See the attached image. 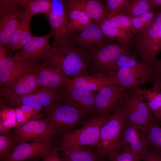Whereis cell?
<instances>
[{
  "label": "cell",
  "mask_w": 161,
  "mask_h": 161,
  "mask_svg": "<svg viewBox=\"0 0 161 161\" xmlns=\"http://www.w3.org/2000/svg\"><path fill=\"white\" fill-rule=\"evenodd\" d=\"M65 5L68 19L66 30L67 40L72 34L85 29L92 22V20L81 10Z\"/></svg>",
  "instance_id": "24"
},
{
  "label": "cell",
  "mask_w": 161,
  "mask_h": 161,
  "mask_svg": "<svg viewBox=\"0 0 161 161\" xmlns=\"http://www.w3.org/2000/svg\"><path fill=\"white\" fill-rule=\"evenodd\" d=\"M139 16L143 23L145 30L154 22L156 16L154 10H150L142 14Z\"/></svg>",
  "instance_id": "38"
},
{
  "label": "cell",
  "mask_w": 161,
  "mask_h": 161,
  "mask_svg": "<svg viewBox=\"0 0 161 161\" xmlns=\"http://www.w3.org/2000/svg\"><path fill=\"white\" fill-rule=\"evenodd\" d=\"M46 60L70 79L94 72L89 53L67 41L56 47L53 53Z\"/></svg>",
  "instance_id": "1"
},
{
  "label": "cell",
  "mask_w": 161,
  "mask_h": 161,
  "mask_svg": "<svg viewBox=\"0 0 161 161\" xmlns=\"http://www.w3.org/2000/svg\"><path fill=\"white\" fill-rule=\"evenodd\" d=\"M110 115L92 117L78 129L66 132L61 139V150L75 147L97 146L101 129Z\"/></svg>",
  "instance_id": "4"
},
{
  "label": "cell",
  "mask_w": 161,
  "mask_h": 161,
  "mask_svg": "<svg viewBox=\"0 0 161 161\" xmlns=\"http://www.w3.org/2000/svg\"><path fill=\"white\" fill-rule=\"evenodd\" d=\"M142 160L143 161H161V156L148 147Z\"/></svg>",
  "instance_id": "40"
},
{
  "label": "cell",
  "mask_w": 161,
  "mask_h": 161,
  "mask_svg": "<svg viewBox=\"0 0 161 161\" xmlns=\"http://www.w3.org/2000/svg\"><path fill=\"white\" fill-rule=\"evenodd\" d=\"M6 49L0 45V82L9 86L26 70V63L22 61L16 53L13 56H8Z\"/></svg>",
  "instance_id": "19"
},
{
  "label": "cell",
  "mask_w": 161,
  "mask_h": 161,
  "mask_svg": "<svg viewBox=\"0 0 161 161\" xmlns=\"http://www.w3.org/2000/svg\"><path fill=\"white\" fill-rule=\"evenodd\" d=\"M25 12L20 0H0V45L7 52L11 37Z\"/></svg>",
  "instance_id": "6"
},
{
  "label": "cell",
  "mask_w": 161,
  "mask_h": 161,
  "mask_svg": "<svg viewBox=\"0 0 161 161\" xmlns=\"http://www.w3.org/2000/svg\"><path fill=\"white\" fill-rule=\"evenodd\" d=\"M53 38L52 45L56 47L67 41L66 30L68 23L65 0H51V9L47 16Z\"/></svg>",
  "instance_id": "14"
},
{
  "label": "cell",
  "mask_w": 161,
  "mask_h": 161,
  "mask_svg": "<svg viewBox=\"0 0 161 161\" xmlns=\"http://www.w3.org/2000/svg\"><path fill=\"white\" fill-rule=\"evenodd\" d=\"M103 33L107 37L117 40L130 47L134 44V36L130 32L111 26L106 17L98 22Z\"/></svg>",
  "instance_id": "25"
},
{
  "label": "cell",
  "mask_w": 161,
  "mask_h": 161,
  "mask_svg": "<svg viewBox=\"0 0 161 161\" xmlns=\"http://www.w3.org/2000/svg\"><path fill=\"white\" fill-rule=\"evenodd\" d=\"M111 39L104 35L98 23L92 21L85 29L72 34L67 41L88 52Z\"/></svg>",
  "instance_id": "17"
},
{
  "label": "cell",
  "mask_w": 161,
  "mask_h": 161,
  "mask_svg": "<svg viewBox=\"0 0 161 161\" xmlns=\"http://www.w3.org/2000/svg\"><path fill=\"white\" fill-rule=\"evenodd\" d=\"M47 110V120L56 133L75 126L86 114L77 108L65 103H59Z\"/></svg>",
  "instance_id": "9"
},
{
  "label": "cell",
  "mask_w": 161,
  "mask_h": 161,
  "mask_svg": "<svg viewBox=\"0 0 161 161\" xmlns=\"http://www.w3.org/2000/svg\"><path fill=\"white\" fill-rule=\"evenodd\" d=\"M0 118L1 120L6 119L16 120L15 109L8 108L3 109L0 112Z\"/></svg>",
  "instance_id": "42"
},
{
  "label": "cell",
  "mask_w": 161,
  "mask_h": 161,
  "mask_svg": "<svg viewBox=\"0 0 161 161\" xmlns=\"http://www.w3.org/2000/svg\"><path fill=\"white\" fill-rule=\"evenodd\" d=\"M52 37L50 32L43 36H33L16 53L20 59L26 63L36 62L47 59L52 55L56 47L50 44Z\"/></svg>",
  "instance_id": "12"
},
{
  "label": "cell",
  "mask_w": 161,
  "mask_h": 161,
  "mask_svg": "<svg viewBox=\"0 0 161 161\" xmlns=\"http://www.w3.org/2000/svg\"><path fill=\"white\" fill-rule=\"evenodd\" d=\"M97 92L67 85L61 89L60 102L80 109L86 114L95 112V103Z\"/></svg>",
  "instance_id": "16"
},
{
  "label": "cell",
  "mask_w": 161,
  "mask_h": 161,
  "mask_svg": "<svg viewBox=\"0 0 161 161\" xmlns=\"http://www.w3.org/2000/svg\"><path fill=\"white\" fill-rule=\"evenodd\" d=\"M16 120L6 119L0 121V133L1 134L8 133L12 128L18 126Z\"/></svg>",
  "instance_id": "39"
},
{
  "label": "cell",
  "mask_w": 161,
  "mask_h": 161,
  "mask_svg": "<svg viewBox=\"0 0 161 161\" xmlns=\"http://www.w3.org/2000/svg\"><path fill=\"white\" fill-rule=\"evenodd\" d=\"M155 16L154 22L143 33L134 36L131 47L140 64H147L153 67L161 51V9Z\"/></svg>",
  "instance_id": "2"
},
{
  "label": "cell",
  "mask_w": 161,
  "mask_h": 161,
  "mask_svg": "<svg viewBox=\"0 0 161 161\" xmlns=\"http://www.w3.org/2000/svg\"><path fill=\"white\" fill-rule=\"evenodd\" d=\"M15 142L11 135L8 133L0 135V158L2 160L13 148Z\"/></svg>",
  "instance_id": "35"
},
{
  "label": "cell",
  "mask_w": 161,
  "mask_h": 161,
  "mask_svg": "<svg viewBox=\"0 0 161 161\" xmlns=\"http://www.w3.org/2000/svg\"></svg>",
  "instance_id": "49"
},
{
  "label": "cell",
  "mask_w": 161,
  "mask_h": 161,
  "mask_svg": "<svg viewBox=\"0 0 161 161\" xmlns=\"http://www.w3.org/2000/svg\"><path fill=\"white\" fill-rule=\"evenodd\" d=\"M155 75L152 67L147 64H140L116 71L114 77L117 84L126 91L153 81Z\"/></svg>",
  "instance_id": "11"
},
{
  "label": "cell",
  "mask_w": 161,
  "mask_h": 161,
  "mask_svg": "<svg viewBox=\"0 0 161 161\" xmlns=\"http://www.w3.org/2000/svg\"><path fill=\"white\" fill-rule=\"evenodd\" d=\"M65 4L83 12L93 21L98 23L106 17L107 10L102 1L65 0Z\"/></svg>",
  "instance_id": "23"
},
{
  "label": "cell",
  "mask_w": 161,
  "mask_h": 161,
  "mask_svg": "<svg viewBox=\"0 0 161 161\" xmlns=\"http://www.w3.org/2000/svg\"><path fill=\"white\" fill-rule=\"evenodd\" d=\"M62 161H71L67 159L62 158Z\"/></svg>",
  "instance_id": "48"
},
{
  "label": "cell",
  "mask_w": 161,
  "mask_h": 161,
  "mask_svg": "<svg viewBox=\"0 0 161 161\" xmlns=\"http://www.w3.org/2000/svg\"><path fill=\"white\" fill-rule=\"evenodd\" d=\"M26 63L27 68L26 71L8 87L12 92L9 98L28 95L41 89L35 72L29 64Z\"/></svg>",
  "instance_id": "22"
},
{
  "label": "cell",
  "mask_w": 161,
  "mask_h": 161,
  "mask_svg": "<svg viewBox=\"0 0 161 161\" xmlns=\"http://www.w3.org/2000/svg\"><path fill=\"white\" fill-rule=\"evenodd\" d=\"M63 151V158L71 161H99L100 158L92 150L85 146L73 147Z\"/></svg>",
  "instance_id": "27"
},
{
  "label": "cell",
  "mask_w": 161,
  "mask_h": 161,
  "mask_svg": "<svg viewBox=\"0 0 161 161\" xmlns=\"http://www.w3.org/2000/svg\"><path fill=\"white\" fill-rule=\"evenodd\" d=\"M32 17L26 12L22 17L19 49L33 36L30 26L31 20Z\"/></svg>",
  "instance_id": "32"
},
{
  "label": "cell",
  "mask_w": 161,
  "mask_h": 161,
  "mask_svg": "<svg viewBox=\"0 0 161 161\" xmlns=\"http://www.w3.org/2000/svg\"><path fill=\"white\" fill-rule=\"evenodd\" d=\"M62 89L41 88L31 94L9 98L8 101L12 106L25 105L31 107L39 113L44 108L47 109L60 102Z\"/></svg>",
  "instance_id": "10"
},
{
  "label": "cell",
  "mask_w": 161,
  "mask_h": 161,
  "mask_svg": "<svg viewBox=\"0 0 161 161\" xmlns=\"http://www.w3.org/2000/svg\"><path fill=\"white\" fill-rule=\"evenodd\" d=\"M21 31V20L16 30L12 35L9 43L8 51L13 52L20 49Z\"/></svg>",
  "instance_id": "36"
},
{
  "label": "cell",
  "mask_w": 161,
  "mask_h": 161,
  "mask_svg": "<svg viewBox=\"0 0 161 161\" xmlns=\"http://www.w3.org/2000/svg\"><path fill=\"white\" fill-rule=\"evenodd\" d=\"M125 91L116 84L109 85L101 89L95 97V112L100 116L111 115L122 104Z\"/></svg>",
  "instance_id": "13"
},
{
  "label": "cell",
  "mask_w": 161,
  "mask_h": 161,
  "mask_svg": "<svg viewBox=\"0 0 161 161\" xmlns=\"http://www.w3.org/2000/svg\"><path fill=\"white\" fill-rule=\"evenodd\" d=\"M130 17L131 21V32L134 36L143 33L145 30L140 16Z\"/></svg>",
  "instance_id": "37"
},
{
  "label": "cell",
  "mask_w": 161,
  "mask_h": 161,
  "mask_svg": "<svg viewBox=\"0 0 161 161\" xmlns=\"http://www.w3.org/2000/svg\"><path fill=\"white\" fill-rule=\"evenodd\" d=\"M153 115L156 122L160 124L161 122V106Z\"/></svg>",
  "instance_id": "45"
},
{
  "label": "cell",
  "mask_w": 161,
  "mask_h": 161,
  "mask_svg": "<svg viewBox=\"0 0 161 161\" xmlns=\"http://www.w3.org/2000/svg\"><path fill=\"white\" fill-rule=\"evenodd\" d=\"M125 118L121 106L102 127L97 145L101 159L121 150Z\"/></svg>",
  "instance_id": "3"
},
{
  "label": "cell",
  "mask_w": 161,
  "mask_h": 161,
  "mask_svg": "<svg viewBox=\"0 0 161 161\" xmlns=\"http://www.w3.org/2000/svg\"><path fill=\"white\" fill-rule=\"evenodd\" d=\"M42 159V161H62L57 150L54 148H52Z\"/></svg>",
  "instance_id": "41"
},
{
  "label": "cell",
  "mask_w": 161,
  "mask_h": 161,
  "mask_svg": "<svg viewBox=\"0 0 161 161\" xmlns=\"http://www.w3.org/2000/svg\"><path fill=\"white\" fill-rule=\"evenodd\" d=\"M153 68L156 74L161 70V58L157 59L153 64Z\"/></svg>",
  "instance_id": "44"
},
{
  "label": "cell",
  "mask_w": 161,
  "mask_h": 161,
  "mask_svg": "<svg viewBox=\"0 0 161 161\" xmlns=\"http://www.w3.org/2000/svg\"><path fill=\"white\" fill-rule=\"evenodd\" d=\"M56 133L47 120L38 119L14 127L11 135L18 143H40L51 141Z\"/></svg>",
  "instance_id": "7"
},
{
  "label": "cell",
  "mask_w": 161,
  "mask_h": 161,
  "mask_svg": "<svg viewBox=\"0 0 161 161\" xmlns=\"http://www.w3.org/2000/svg\"><path fill=\"white\" fill-rule=\"evenodd\" d=\"M140 129L148 147L161 156V127L156 121L150 122Z\"/></svg>",
  "instance_id": "26"
},
{
  "label": "cell",
  "mask_w": 161,
  "mask_h": 161,
  "mask_svg": "<svg viewBox=\"0 0 161 161\" xmlns=\"http://www.w3.org/2000/svg\"><path fill=\"white\" fill-rule=\"evenodd\" d=\"M149 2L157 9L161 7V0H148Z\"/></svg>",
  "instance_id": "46"
},
{
  "label": "cell",
  "mask_w": 161,
  "mask_h": 161,
  "mask_svg": "<svg viewBox=\"0 0 161 161\" xmlns=\"http://www.w3.org/2000/svg\"><path fill=\"white\" fill-rule=\"evenodd\" d=\"M121 107L125 121L140 129L150 122L156 121L146 103L131 89L125 91Z\"/></svg>",
  "instance_id": "8"
},
{
  "label": "cell",
  "mask_w": 161,
  "mask_h": 161,
  "mask_svg": "<svg viewBox=\"0 0 161 161\" xmlns=\"http://www.w3.org/2000/svg\"><path fill=\"white\" fill-rule=\"evenodd\" d=\"M112 84H117L114 77L94 72L81 75L70 79L68 85L79 89L96 92Z\"/></svg>",
  "instance_id": "21"
},
{
  "label": "cell",
  "mask_w": 161,
  "mask_h": 161,
  "mask_svg": "<svg viewBox=\"0 0 161 161\" xmlns=\"http://www.w3.org/2000/svg\"><path fill=\"white\" fill-rule=\"evenodd\" d=\"M130 47L115 40L110 41L93 48L89 54L94 72L114 77L113 65L120 53Z\"/></svg>",
  "instance_id": "5"
},
{
  "label": "cell",
  "mask_w": 161,
  "mask_h": 161,
  "mask_svg": "<svg viewBox=\"0 0 161 161\" xmlns=\"http://www.w3.org/2000/svg\"><path fill=\"white\" fill-rule=\"evenodd\" d=\"M106 18L111 26L131 32L130 17L121 13H114L107 14Z\"/></svg>",
  "instance_id": "31"
},
{
  "label": "cell",
  "mask_w": 161,
  "mask_h": 161,
  "mask_svg": "<svg viewBox=\"0 0 161 161\" xmlns=\"http://www.w3.org/2000/svg\"><path fill=\"white\" fill-rule=\"evenodd\" d=\"M51 141L18 143L2 160L3 161H25L42 158L52 149Z\"/></svg>",
  "instance_id": "18"
},
{
  "label": "cell",
  "mask_w": 161,
  "mask_h": 161,
  "mask_svg": "<svg viewBox=\"0 0 161 161\" xmlns=\"http://www.w3.org/2000/svg\"><path fill=\"white\" fill-rule=\"evenodd\" d=\"M140 64L139 57L134 51L130 49H125L115 61L113 67V71L114 75L115 72L118 70L135 66Z\"/></svg>",
  "instance_id": "29"
},
{
  "label": "cell",
  "mask_w": 161,
  "mask_h": 161,
  "mask_svg": "<svg viewBox=\"0 0 161 161\" xmlns=\"http://www.w3.org/2000/svg\"><path fill=\"white\" fill-rule=\"evenodd\" d=\"M25 12L33 16L39 13L47 16L51 9V0H20Z\"/></svg>",
  "instance_id": "28"
},
{
  "label": "cell",
  "mask_w": 161,
  "mask_h": 161,
  "mask_svg": "<svg viewBox=\"0 0 161 161\" xmlns=\"http://www.w3.org/2000/svg\"><path fill=\"white\" fill-rule=\"evenodd\" d=\"M153 81L161 84V70L155 75Z\"/></svg>",
  "instance_id": "47"
},
{
  "label": "cell",
  "mask_w": 161,
  "mask_h": 161,
  "mask_svg": "<svg viewBox=\"0 0 161 161\" xmlns=\"http://www.w3.org/2000/svg\"><path fill=\"white\" fill-rule=\"evenodd\" d=\"M15 110L16 120L18 126L22 125L29 121L24 113L19 107L15 109Z\"/></svg>",
  "instance_id": "43"
},
{
  "label": "cell",
  "mask_w": 161,
  "mask_h": 161,
  "mask_svg": "<svg viewBox=\"0 0 161 161\" xmlns=\"http://www.w3.org/2000/svg\"><path fill=\"white\" fill-rule=\"evenodd\" d=\"M107 161H140L142 159L135 155L129 149L122 148L119 151L110 154Z\"/></svg>",
  "instance_id": "33"
},
{
  "label": "cell",
  "mask_w": 161,
  "mask_h": 161,
  "mask_svg": "<svg viewBox=\"0 0 161 161\" xmlns=\"http://www.w3.org/2000/svg\"><path fill=\"white\" fill-rule=\"evenodd\" d=\"M105 2L107 14L122 13L128 4L129 0H106Z\"/></svg>",
  "instance_id": "34"
},
{
  "label": "cell",
  "mask_w": 161,
  "mask_h": 161,
  "mask_svg": "<svg viewBox=\"0 0 161 161\" xmlns=\"http://www.w3.org/2000/svg\"><path fill=\"white\" fill-rule=\"evenodd\" d=\"M148 148V145L140 128L125 120L121 150L122 148L128 149L142 159Z\"/></svg>",
  "instance_id": "20"
},
{
  "label": "cell",
  "mask_w": 161,
  "mask_h": 161,
  "mask_svg": "<svg viewBox=\"0 0 161 161\" xmlns=\"http://www.w3.org/2000/svg\"><path fill=\"white\" fill-rule=\"evenodd\" d=\"M157 9L148 0H129L128 4L122 13L129 17L138 16L147 11Z\"/></svg>",
  "instance_id": "30"
},
{
  "label": "cell",
  "mask_w": 161,
  "mask_h": 161,
  "mask_svg": "<svg viewBox=\"0 0 161 161\" xmlns=\"http://www.w3.org/2000/svg\"><path fill=\"white\" fill-rule=\"evenodd\" d=\"M27 63L35 72L40 88L60 89L68 85L70 79L50 65L46 59Z\"/></svg>",
  "instance_id": "15"
}]
</instances>
